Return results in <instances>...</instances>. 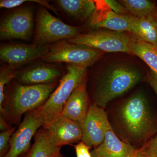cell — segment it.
I'll return each instance as SVG.
<instances>
[{"mask_svg":"<svg viewBox=\"0 0 157 157\" xmlns=\"http://www.w3.org/2000/svg\"><path fill=\"white\" fill-rule=\"evenodd\" d=\"M130 144L121 141L110 127L103 143L91 152L93 157H133L137 151Z\"/></svg>","mask_w":157,"mask_h":157,"instance_id":"cell-16","label":"cell"},{"mask_svg":"<svg viewBox=\"0 0 157 157\" xmlns=\"http://www.w3.org/2000/svg\"><path fill=\"white\" fill-rule=\"evenodd\" d=\"M132 38L124 32L105 29H94L84 34H78L76 36L67 39L76 45L86 46L101 51L107 52H122L132 54L130 44Z\"/></svg>","mask_w":157,"mask_h":157,"instance_id":"cell-6","label":"cell"},{"mask_svg":"<svg viewBox=\"0 0 157 157\" xmlns=\"http://www.w3.org/2000/svg\"><path fill=\"white\" fill-rule=\"evenodd\" d=\"M118 121L128 139L135 142L146 140L154 133L155 124L145 96L135 94L122 104Z\"/></svg>","mask_w":157,"mask_h":157,"instance_id":"cell-3","label":"cell"},{"mask_svg":"<svg viewBox=\"0 0 157 157\" xmlns=\"http://www.w3.org/2000/svg\"><path fill=\"white\" fill-rule=\"evenodd\" d=\"M130 33L137 39L157 45V15L141 17L132 16Z\"/></svg>","mask_w":157,"mask_h":157,"instance_id":"cell-18","label":"cell"},{"mask_svg":"<svg viewBox=\"0 0 157 157\" xmlns=\"http://www.w3.org/2000/svg\"><path fill=\"white\" fill-rule=\"evenodd\" d=\"M85 78L73 91L65 103L61 115L76 122L81 127L90 107Z\"/></svg>","mask_w":157,"mask_h":157,"instance_id":"cell-14","label":"cell"},{"mask_svg":"<svg viewBox=\"0 0 157 157\" xmlns=\"http://www.w3.org/2000/svg\"><path fill=\"white\" fill-rule=\"evenodd\" d=\"M67 73L43 105L32 110L34 116L43 123L50 121L61 115L65 103L74 90L86 77V68L68 64Z\"/></svg>","mask_w":157,"mask_h":157,"instance_id":"cell-4","label":"cell"},{"mask_svg":"<svg viewBox=\"0 0 157 157\" xmlns=\"http://www.w3.org/2000/svg\"><path fill=\"white\" fill-rule=\"evenodd\" d=\"M56 3L68 16L81 21L89 18L96 9L92 0H58Z\"/></svg>","mask_w":157,"mask_h":157,"instance_id":"cell-19","label":"cell"},{"mask_svg":"<svg viewBox=\"0 0 157 157\" xmlns=\"http://www.w3.org/2000/svg\"><path fill=\"white\" fill-rule=\"evenodd\" d=\"M62 74L58 68L45 64H37L16 73L20 84L25 85L56 83Z\"/></svg>","mask_w":157,"mask_h":157,"instance_id":"cell-15","label":"cell"},{"mask_svg":"<svg viewBox=\"0 0 157 157\" xmlns=\"http://www.w3.org/2000/svg\"><path fill=\"white\" fill-rule=\"evenodd\" d=\"M49 49L47 45L35 44L3 45L0 48V59L12 68L40 58L42 59L47 53Z\"/></svg>","mask_w":157,"mask_h":157,"instance_id":"cell-13","label":"cell"},{"mask_svg":"<svg viewBox=\"0 0 157 157\" xmlns=\"http://www.w3.org/2000/svg\"><path fill=\"white\" fill-rule=\"evenodd\" d=\"M56 157H61V156L60 155H59L58 156Z\"/></svg>","mask_w":157,"mask_h":157,"instance_id":"cell-31","label":"cell"},{"mask_svg":"<svg viewBox=\"0 0 157 157\" xmlns=\"http://www.w3.org/2000/svg\"><path fill=\"white\" fill-rule=\"evenodd\" d=\"M56 145L71 144L82 140V129L76 122L62 115L42 126Z\"/></svg>","mask_w":157,"mask_h":157,"instance_id":"cell-12","label":"cell"},{"mask_svg":"<svg viewBox=\"0 0 157 157\" xmlns=\"http://www.w3.org/2000/svg\"><path fill=\"white\" fill-rule=\"evenodd\" d=\"M138 151L147 157H157V135L145 143Z\"/></svg>","mask_w":157,"mask_h":157,"instance_id":"cell-24","label":"cell"},{"mask_svg":"<svg viewBox=\"0 0 157 157\" xmlns=\"http://www.w3.org/2000/svg\"><path fill=\"white\" fill-rule=\"evenodd\" d=\"M56 86V83L15 84L4 102L1 115L9 125L18 124L23 114L36 109L46 102Z\"/></svg>","mask_w":157,"mask_h":157,"instance_id":"cell-2","label":"cell"},{"mask_svg":"<svg viewBox=\"0 0 157 157\" xmlns=\"http://www.w3.org/2000/svg\"><path fill=\"white\" fill-rule=\"evenodd\" d=\"M34 29V12L25 7L15 10L3 17L0 23L1 40H29Z\"/></svg>","mask_w":157,"mask_h":157,"instance_id":"cell-8","label":"cell"},{"mask_svg":"<svg viewBox=\"0 0 157 157\" xmlns=\"http://www.w3.org/2000/svg\"><path fill=\"white\" fill-rule=\"evenodd\" d=\"M105 2L109 8L118 14L131 15L127 9L119 1L105 0Z\"/></svg>","mask_w":157,"mask_h":157,"instance_id":"cell-25","label":"cell"},{"mask_svg":"<svg viewBox=\"0 0 157 157\" xmlns=\"http://www.w3.org/2000/svg\"><path fill=\"white\" fill-rule=\"evenodd\" d=\"M43 122L34 116L32 111L25 114L23 120L11 135L9 149L4 157H19L30 149L32 138L42 127Z\"/></svg>","mask_w":157,"mask_h":157,"instance_id":"cell-10","label":"cell"},{"mask_svg":"<svg viewBox=\"0 0 157 157\" xmlns=\"http://www.w3.org/2000/svg\"><path fill=\"white\" fill-rule=\"evenodd\" d=\"M79 29L69 25L41 7L37 13L36 36L34 44L45 45L48 43L69 39L79 34Z\"/></svg>","mask_w":157,"mask_h":157,"instance_id":"cell-7","label":"cell"},{"mask_svg":"<svg viewBox=\"0 0 157 157\" xmlns=\"http://www.w3.org/2000/svg\"><path fill=\"white\" fill-rule=\"evenodd\" d=\"M141 78V73L131 65L118 64L110 66L96 77L93 103L104 109L110 101L134 87Z\"/></svg>","mask_w":157,"mask_h":157,"instance_id":"cell-1","label":"cell"},{"mask_svg":"<svg viewBox=\"0 0 157 157\" xmlns=\"http://www.w3.org/2000/svg\"><path fill=\"white\" fill-rule=\"evenodd\" d=\"M104 52L73 44L65 39L51 45L48 52L42 59L47 63H65L87 68L98 60Z\"/></svg>","mask_w":157,"mask_h":157,"instance_id":"cell-5","label":"cell"},{"mask_svg":"<svg viewBox=\"0 0 157 157\" xmlns=\"http://www.w3.org/2000/svg\"><path fill=\"white\" fill-rule=\"evenodd\" d=\"M147 81L157 95V76L153 72L149 74L147 77Z\"/></svg>","mask_w":157,"mask_h":157,"instance_id":"cell-27","label":"cell"},{"mask_svg":"<svg viewBox=\"0 0 157 157\" xmlns=\"http://www.w3.org/2000/svg\"><path fill=\"white\" fill-rule=\"evenodd\" d=\"M61 147L57 146L48 132L41 127L38 130L33 146L20 157H56L60 155Z\"/></svg>","mask_w":157,"mask_h":157,"instance_id":"cell-17","label":"cell"},{"mask_svg":"<svg viewBox=\"0 0 157 157\" xmlns=\"http://www.w3.org/2000/svg\"><path fill=\"white\" fill-rule=\"evenodd\" d=\"M15 130V127H12L0 133V157H5L9 151V141Z\"/></svg>","mask_w":157,"mask_h":157,"instance_id":"cell-23","label":"cell"},{"mask_svg":"<svg viewBox=\"0 0 157 157\" xmlns=\"http://www.w3.org/2000/svg\"><path fill=\"white\" fill-rule=\"evenodd\" d=\"M132 16L137 17L157 15V8L154 3L147 0L119 1Z\"/></svg>","mask_w":157,"mask_h":157,"instance_id":"cell-21","label":"cell"},{"mask_svg":"<svg viewBox=\"0 0 157 157\" xmlns=\"http://www.w3.org/2000/svg\"><path fill=\"white\" fill-rule=\"evenodd\" d=\"M90 147L86 145L83 141L79 142L75 146L76 157H93L90 152Z\"/></svg>","mask_w":157,"mask_h":157,"instance_id":"cell-26","label":"cell"},{"mask_svg":"<svg viewBox=\"0 0 157 157\" xmlns=\"http://www.w3.org/2000/svg\"><path fill=\"white\" fill-rule=\"evenodd\" d=\"M16 73L13 69L8 67L1 68L0 72V111L2 110L3 104L5 102V90L6 86L13 78H15Z\"/></svg>","mask_w":157,"mask_h":157,"instance_id":"cell-22","label":"cell"},{"mask_svg":"<svg viewBox=\"0 0 157 157\" xmlns=\"http://www.w3.org/2000/svg\"><path fill=\"white\" fill-rule=\"evenodd\" d=\"M111 126L104 108L93 103L82 126L81 140L90 147L96 148L103 143L106 132Z\"/></svg>","mask_w":157,"mask_h":157,"instance_id":"cell-9","label":"cell"},{"mask_svg":"<svg viewBox=\"0 0 157 157\" xmlns=\"http://www.w3.org/2000/svg\"><path fill=\"white\" fill-rule=\"evenodd\" d=\"M139 153H140V156H141V157H146V156L144 155L141 154V153H140V152L139 151Z\"/></svg>","mask_w":157,"mask_h":157,"instance_id":"cell-30","label":"cell"},{"mask_svg":"<svg viewBox=\"0 0 157 157\" xmlns=\"http://www.w3.org/2000/svg\"><path fill=\"white\" fill-rule=\"evenodd\" d=\"M130 49L132 54L143 60L157 76V45L137 38L132 39Z\"/></svg>","mask_w":157,"mask_h":157,"instance_id":"cell-20","label":"cell"},{"mask_svg":"<svg viewBox=\"0 0 157 157\" xmlns=\"http://www.w3.org/2000/svg\"><path fill=\"white\" fill-rule=\"evenodd\" d=\"M11 128H12V127L9 125V124L7 123V122L5 120L4 117L1 115V118H0V129H1V132L9 130V129Z\"/></svg>","mask_w":157,"mask_h":157,"instance_id":"cell-28","label":"cell"},{"mask_svg":"<svg viewBox=\"0 0 157 157\" xmlns=\"http://www.w3.org/2000/svg\"><path fill=\"white\" fill-rule=\"evenodd\" d=\"M96 9L89 18L90 27L116 32L131 31L132 15L118 14L112 11L105 1H94Z\"/></svg>","mask_w":157,"mask_h":157,"instance_id":"cell-11","label":"cell"},{"mask_svg":"<svg viewBox=\"0 0 157 157\" xmlns=\"http://www.w3.org/2000/svg\"><path fill=\"white\" fill-rule=\"evenodd\" d=\"M133 157H141L140 153H139V151H138V149H137L136 152L135 153V155H134V156Z\"/></svg>","mask_w":157,"mask_h":157,"instance_id":"cell-29","label":"cell"}]
</instances>
